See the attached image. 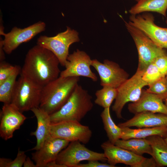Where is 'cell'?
I'll use <instances>...</instances> for the list:
<instances>
[{
    "mask_svg": "<svg viewBox=\"0 0 167 167\" xmlns=\"http://www.w3.org/2000/svg\"><path fill=\"white\" fill-rule=\"evenodd\" d=\"M59 64L52 52L36 45L27 53L20 74L43 87L59 77Z\"/></svg>",
    "mask_w": 167,
    "mask_h": 167,
    "instance_id": "obj_1",
    "label": "cell"
},
{
    "mask_svg": "<svg viewBox=\"0 0 167 167\" xmlns=\"http://www.w3.org/2000/svg\"><path fill=\"white\" fill-rule=\"evenodd\" d=\"M79 77L59 76L43 87L39 107L50 115L60 109L68 100L79 80Z\"/></svg>",
    "mask_w": 167,
    "mask_h": 167,
    "instance_id": "obj_2",
    "label": "cell"
},
{
    "mask_svg": "<svg viewBox=\"0 0 167 167\" xmlns=\"http://www.w3.org/2000/svg\"><path fill=\"white\" fill-rule=\"evenodd\" d=\"M92 97L78 84L62 107L50 115L51 123L72 121L79 122L92 109Z\"/></svg>",
    "mask_w": 167,
    "mask_h": 167,
    "instance_id": "obj_3",
    "label": "cell"
},
{
    "mask_svg": "<svg viewBox=\"0 0 167 167\" xmlns=\"http://www.w3.org/2000/svg\"><path fill=\"white\" fill-rule=\"evenodd\" d=\"M43 87L20 74L13 92L11 103L22 113L39 107Z\"/></svg>",
    "mask_w": 167,
    "mask_h": 167,
    "instance_id": "obj_4",
    "label": "cell"
},
{
    "mask_svg": "<svg viewBox=\"0 0 167 167\" xmlns=\"http://www.w3.org/2000/svg\"><path fill=\"white\" fill-rule=\"evenodd\" d=\"M126 26L132 37L138 54L137 71L143 72L158 56L166 52L156 45L142 31L125 21Z\"/></svg>",
    "mask_w": 167,
    "mask_h": 167,
    "instance_id": "obj_5",
    "label": "cell"
},
{
    "mask_svg": "<svg viewBox=\"0 0 167 167\" xmlns=\"http://www.w3.org/2000/svg\"><path fill=\"white\" fill-rule=\"evenodd\" d=\"M78 32L69 27L65 31L49 37L41 35L37 39V45L52 52L58 59L60 64L64 66L69 55L70 46L79 41Z\"/></svg>",
    "mask_w": 167,
    "mask_h": 167,
    "instance_id": "obj_6",
    "label": "cell"
},
{
    "mask_svg": "<svg viewBox=\"0 0 167 167\" xmlns=\"http://www.w3.org/2000/svg\"><path fill=\"white\" fill-rule=\"evenodd\" d=\"M143 73L137 71L133 75L117 88V96L112 108L118 118H122V112L125 105L137 101L142 94L143 88L147 86L142 79Z\"/></svg>",
    "mask_w": 167,
    "mask_h": 167,
    "instance_id": "obj_7",
    "label": "cell"
},
{
    "mask_svg": "<svg viewBox=\"0 0 167 167\" xmlns=\"http://www.w3.org/2000/svg\"><path fill=\"white\" fill-rule=\"evenodd\" d=\"M104 153L91 150L78 141L70 142L59 154L56 160L57 164L63 167H75L82 161H107Z\"/></svg>",
    "mask_w": 167,
    "mask_h": 167,
    "instance_id": "obj_8",
    "label": "cell"
},
{
    "mask_svg": "<svg viewBox=\"0 0 167 167\" xmlns=\"http://www.w3.org/2000/svg\"><path fill=\"white\" fill-rule=\"evenodd\" d=\"M51 136L71 142L78 141L84 144L88 143L92 136L89 127L79 122L68 121L51 123L50 129Z\"/></svg>",
    "mask_w": 167,
    "mask_h": 167,
    "instance_id": "obj_9",
    "label": "cell"
},
{
    "mask_svg": "<svg viewBox=\"0 0 167 167\" xmlns=\"http://www.w3.org/2000/svg\"><path fill=\"white\" fill-rule=\"evenodd\" d=\"M46 24L39 21L26 28H21L13 27L9 32H0L3 36V48L6 54H9L21 44L29 41L39 33L44 31Z\"/></svg>",
    "mask_w": 167,
    "mask_h": 167,
    "instance_id": "obj_10",
    "label": "cell"
},
{
    "mask_svg": "<svg viewBox=\"0 0 167 167\" xmlns=\"http://www.w3.org/2000/svg\"><path fill=\"white\" fill-rule=\"evenodd\" d=\"M129 19L130 24L140 30L156 45L167 49V28L155 24L153 15L149 13L131 15Z\"/></svg>",
    "mask_w": 167,
    "mask_h": 167,
    "instance_id": "obj_11",
    "label": "cell"
},
{
    "mask_svg": "<svg viewBox=\"0 0 167 167\" xmlns=\"http://www.w3.org/2000/svg\"><path fill=\"white\" fill-rule=\"evenodd\" d=\"M92 60L85 52L77 49L68 55L64 67L60 76L63 77L83 76L97 80L96 75L90 68Z\"/></svg>",
    "mask_w": 167,
    "mask_h": 167,
    "instance_id": "obj_12",
    "label": "cell"
},
{
    "mask_svg": "<svg viewBox=\"0 0 167 167\" xmlns=\"http://www.w3.org/2000/svg\"><path fill=\"white\" fill-rule=\"evenodd\" d=\"M91 66L98 73L102 87L117 88L128 79V74L113 61L106 59L101 63L94 59L92 60Z\"/></svg>",
    "mask_w": 167,
    "mask_h": 167,
    "instance_id": "obj_13",
    "label": "cell"
},
{
    "mask_svg": "<svg viewBox=\"0 0 167 167\" xmlns=\"http://www.w3.org/2000/svg\"><path fill=\"white\" fill-rule=\"evenodd\" d=\"M13 104H4L0 113V136L7 140L11 138L26 117Z\"/></svg>",
    "mask_w": 167,
    "mask_h": 167,
    "instance_id": "obj_14",
    "label": "cell"
},
{
    "mask_svg": "<svg viewBox=\"0 0 167 167\" xmlns=\"http://www.w3.org/2000/svg\"><path fill=\"white\" fill-rule=\"evenodd\" d=\"M70 142L65 139L50 135L39 149L32 154V159L37 167H46L49 163L55 161L59 153Z\"/></svg>",
    "mask_w": 167,
    "mask_h": 167,
    "instance_id": "obj_15",
    "label": "cell"
},
{
    "mask_svg": "<svg viewBox=\"0 0 167 167\" xmlns=\"http://www.w3.org/2000/svg\"><path fill=\"white\" fill-rule=\"evenodd\" d=\"M101 147L104 151L108 163L113 167L119 163L137 167L145 158L116 145L109 140L102 143Z\"/></svg>",
    "mask_w": 167,
    "mask_h": 167,
    "instance_id": "obj_16",
    "label": "cell"
},
{
    "mask_svg": "<svg viewBox=\"0 0 167 167\" xmlns=\"http://www.w3.org/2000/svg\"><path fill=\"white\" fill-rule=\"evenodd\" d=\"M163 100L159 96L143 90L139 98L136 101L128 104V109L133 114L149 112L167 115V108Z\"/></svg>",
    "mask_w": 167,
    "mask_h": 167,
    "instance_id": "obj_17",
    "label": "cell"
},
{
    "mask_svg": "<svg viewBox=\"0 0 167 167\" xmlns=\"http://www.w3.org/2000/svg\"><path fill=\"white\" fill-rule=\"evenodd\" d=\"M118 125L121 128L167 127V115L149 112H141L135 114L132 118Z\"/></svg>",
    "mask_w": 167,
    "mask_h": 167,
    "instance_id": "obj_18",
    "label": "cell"
},
{
    "mask_svg": "<svg viewBox=\"0 0 167 167\" xmlns=\"http://www.w3.org/2000/svg\"><path fill=\"white\" fill-rule=\"evenodd\" d=\"M31 111L33 113L37 120V127L31 135L36 139V146L29 151L37 150L42 146L45 140L50 135V129L51 124L50 115L40 107L33 108Z\"/></svg>",
    "mask_w": 167,
    "mask_h": 167,
    "instance_id": "obj_19",
    "label": "cell"
},
{
    "mask_svg": "<svg viewBox=\"0 0 167 167\" xmlns=\"http://www.w3.org/2000/svg\"><path fill=\"white\" fill-rule=\"evenodd\" d=\"M122 134L121 139L126 140L133 138H146L155 135L164 138L167 136V127H146L132 129L130 127L121 128Z\"/></svg>",
    "mask_w": 167,
    "mask_h": 167,
    "instance_id": "obj_20",
    "label": "cell"
},
{
    "mask_svg": "<svg viewBox=\"0 0 167 167\" xmlns=\"http://www.w3.org/2000/svg\"><path fill=\"white\" fill-rule=\"evenodd\" d=\"M115 145L139 156H142L145 153L152 155L151 146L146 138H133L126 140L120 139Z\"/></svg>",
    "mask_w": 167,
    "mask_h": 167,
    "instance_id": "obj_21",
    "label": "cell"
},
{
    "mask_svg": "<svg viewBox=\"0 0 167 167\" xmlns=\"http://www.w3.org/2000/svg\"><path fill=\"white\" fill-rule=\"evenodd\" d=\"M167 9V0H140L129 12L131 15H137L145 12H154L165 17Z\"/></svg>",
    "mask_w": 167,
    "mask_h": 167,
    "instance_id": "obj_22",
    "label": "cell"
},
{
    "mask_svg": "<svg viewBox=\"0 0 167 167\" xmlns=\"http://www.w3.org/2000/svg\"><path fill=\"white\" fill-rule=\"evenodd\" d=\"M146 138L152 147V156L155 159L158 167L167 166V144L164 138L157 135Z\"/></svg>",
    "mask_w": 167,
    "mask_h": 167,
    "instance_id": "obj_23",
    "label": "cell"
},
{
    "mask_svg": "<svg viewBox=\"0 0 167 167\" xmlns=\"http://www.w3.org/2000/svg\"><path fill=\"white\" fill-rule=\"evenodd\" d=\"M101 117L109 140L115 144L118 140L121 139V128L116 125L112 120L110 114V108H104L101 113Z\"/></svg>",
    "mask_w": 167,
    "mask_h": 167,
    "instance_id": "obj_24",
    "label": "cell"
},
{
    "mask_svg": "<svg viewBox=\"0 0 167 167\" xmlns=\"http://www.w3.org/2000/svg\"><path fill=\"white\" fill-rule=\"evenodd\" d=\"M21 68L18 66L15 68L10 76L0 84V101L4 104L11 103L13 92L16 81V78L20 74Z\"/></svg>",
    "mask_w": 167,
    "mask_h": 167,
    "instance_id": "obj_25",
    "label": "cell"
},
{
    "mask_svg": "<svg viewBox=\"0 0 167 167\" xmlns=\"http://www.w3.org/2000/svg\"><path fill=\"white\" fill-rule=\"evenodd\" d=\"M102 87L96 92L95 94L96 98L94 102L104 109L110 108L117 96V88L109 86Z\"/></svg>",
    "mask_w": 167,
    "mask_h": 167,
    "instance_id": "obj_26",
    "label": "cell"
},
{
    "mask_svg": "<svg viewBox=\"0 0 167 167\" xmlns=\"http://www.w3.org/2000/svg\"><path fill=\"white\" fill-rule=\"evenodd\" d=\"M163 76L154 62L150 64L143 71L142 78L147 86L153 84Z\"/></svg>",
    "mask_w": 167,
    "mask_h": 167,
    "instance_id": "obj_27",
    "label": "cell"
},
{
    "mask_svg": "<svg viewBox=\"0 0 167 167\" xmlns=\"http://www.w3.org/2000/svg\"><path fill=\"white\" fill-rule=\"evenodd\" d=\"M146 90L148 92L157 95L164 101L167 98V79L165 76L149 85Z\"/></svg>",
    "mask_w": 167,
    "mask_h": 167,
    "instance_id": "obj_28",
    "label": "cell"
},
{
    "mask_svg": "<svg viewBox=\"0 0 167 167\" xmlns=\"http://www.w3.org/2000/svg\"><path fill=\"white\" fill-rule=\"evenodd\" d=\"M15 66L4 61L0 63V84H1L11 75L13 71Z\"/></svg>",
    "mask_w": 167,
    "mask_h": 167,
    "instance_id": "obj_29",
    "label": "cell"
},
{
    "mask_svg": "<svg viewBox=\"0 0 167 167\" xmlns=\"http://www.w3.org/2000/svg\"><path fill=\"white\" fill-rule=\"evenodd\" d=\"M153 62L162 76H165L167 75V52L157 57Z\"/></svg>",
    "mask_w": 167,
    "mask_h": 167,
    "instance_id": "obj_30",
    "label": "cell"
},
{
    "mask_svg": "<svg viewBox=\"0 0 167 167\" xmlns=\"http://www.w3.org/2000/svg\"><path fill=\"white\" fill-rule=\"evenodd\" d=\"M25 152L21 151L19 148L18 149V152L16 158L14 160L11 161L8 167H22L27 158Z\"/></svg>",
    "mask_w": 167,
    "mask_h": 167,
    "instance_id": "obj_31",
    "label": "cell"
},
{
    "mask_svg": "<svg viewBox=\"0 0 167 167\" xmlns=\"http://www.w3.org/2000/svg\"><path fill=\"white\" fill-rule=\"evenodd\" d=\"M75 167H113L111 165L107 163H101L98 161H88L85 164L79 163Z\"/></svg>",
    "mask_w": 167,
    "mask_h": 167,
    "instance_id": "obj_32",
    "label": "cell"
},
{
    "mask_svg": "<svg viewBox=\"0 0 167 167\" xmlns=\"http://www.w3.org/2000/svg\"><path fill=\"white\" fill-rule=\"evenodd\" d=\"M158 167L155 159L152 156L150 158H145L137 167Z\"/></svg>",
    "mask_w": 167,
    "mask_h": 167,
    "instance_id": "obj_33",
    "label": "cell"
},
{
    "mask_svg": "<svg viewBox=\"0 0 167 167\" xmlns=\"http://www.w3.org/2000/svg\"><path fill=\"white\" fill-rule=\"evenodd\" d=\"M12 160L9 158H0V167H8Z\"/></svg>",
    "mask_w": 167,
    "mask_h": 167,
    "instance_id": "obj_34",
    "label": "cell"
},
{
    "mask_svg": "<svg viewBox=\"0 0 167 167\" xmlns=\"http://www.w3.org/2000/svg\"><path fill=\"white\" fill-rule=\"evenodd\" d=\"M0 39V61L1 62L4 61L5 57L4 54V53L5 52L3 48V39L1 36Z\"/></svg>",
    "mask_w": 167,
    "mask_h": 167,
    "instance_id": "obj_35",
    "label": "cell"
},
{
    "mask_svg": "<svg viewBox=\"0 0 167 167\" xmlns=\"http://www.w3.org/2000/svg\"><path fill=\"white\" fill-rule=\"evenodd\" d=\"M24 167H37L36 164L33 163L29 157H27L24 165Z\"/></svg>",
    "mask_w": 167,
    "mask_h": 167,
    "instance_id": "obj_36",
    "label": "cell"
},
{
    "mask_svg": "<svg viewBox=\"0 0 167 167\" xmlns=\"http://www.w3.org/2000/svg\"><path fill=\"white\" fill-rule=\"evenodd\" d=\"M165 101V105L167 108V98L165 99V100H164Z\"/></svg>",
    "mask_w": 167,
    "mask_h": 167,
    "instance_id": "obj_37",
    "label": "cell"
},
{
    "mask_svg": "<svg viewBox=\"0 0 167 167\" xmlns=\"http://www.w3.org/2000/svg\"><path fill=\"white\" fill-rule=\"evenodd\" d=\"M164 139H165V141L166 142V143L167 144V136L166 138H164Z\"/></svg>",
    "mask_w": 167,
    "mask_h": 167,
    "instance_id": "obj_38",
    "label": "cell"
},
{
    "mask_svg": "<svg viewBox=\"0 0 167 167\" xmlns=\"http://www.w3.org/2000/svg\"><path fill=\"white\" fill-rule=\"evenodd\" d=\"M165 22H166V24H167V18L165 21Z\"/></svg>",
    "mask_w": 167,
    "mask_h": 167,
    "instance_id": "obj_39",
    "label": "cell"
},
{
    "mask_svg": "<svg viewBox=\"0 0 167 167\" xmlns=\"http://www.w3.org/2000/svg\"><path fill=\"white\" fill-rule=\"evenodd\" d=\"M137 2H138L140 0H135Z\"/></svg>",
    "mask_w": 167,
    "mask_h": 167,
    "instance_id": "obj_40",
    "label": "cell"
},
{
    "mask_svg": "<svg viewBox=\"0 0 167 167\" xmlns=\"http://www.w3.org/2000/svg\"><path fill=\"white\" fill-rule=\"evenodd\" d=\"M165 77H166V79H167V75H166L165 76Z\"/></svg>",
    "mask_w": 167,
    "mask_h": 167,
    "instance_id": "obj_41",
    "label": "cell"
}]
</instances>
